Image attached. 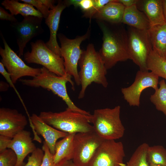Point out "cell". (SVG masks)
<instances>
[{"label": "cell", "instance_id": "6da1fadb", "mask_svg": "<svg viewBox=\"0 0 166 166\" xmlns=\"http://www.w3.org/2000/svg\"><path fill=\"white\" fill-rule=\"evenodd\" d=\"M103 33V43L99 53L107 69L118 62L130 59L127 31L120 24H113L97 20Z\"/></svg>", "mask_w": 166, "mask_h": 166}, {"label": "cell", "instance_id": "7a4b0ae2", "mask_svg": "<svg viewBox=\"0 0 166 166\" xmlns=\"http://www.w3.org/2000/svg\"><path fill=\"white\" fill-rule=\"evenodd\" d=\"M80 70L78 74L81 89L78 95L79 99L83 98L87 87L94 82L104 88L108 84L106 75L107 69L99 52L92 44H89L83 50L78 62Z\"/></svg>", "mask_w": 166, "mask_h": 166}, {"label": "cell", "instance_id": "3957f363", "mask_svg": "<svg viewBox=\"0 0 166 166\" xmlns=\"http://www.w3.org/2000/svg\"><path fill=\"white\" fill-rule=\"evenodd\" d=\"M72 76L66 74L59 76L49 71L44 67L41 68V72L32 79H20L23 85L35 87H41L51 91L61 98L67 106V109L75 112L90 116L89 112L82 110L76 105L69 96L66 84L69 82L73 90H74V83Z\"/></svg>", "mask_w": 166, "mask_h": 166}, {"label": "cell", "instance_id": "277c9868", "mask_svg": "<svg viewBox=\"0 0 166 166\" xmlns=\"http://www.w3.org/2000/svg\"><path fill=\"white\" fill-rule=\"evenodd\" d=\"M92 115L75 112L67 108L59 112L43 111L38 115L45 123L61 131L77 133L94 131Z\"/></svg>", "mask_w": 166, "mask_h": 166}, {"label": "cell", "instance_id": "5b68a950", "mask_svg": "<svg viewBox=\"0 0 166 166\" xmlns=\"http://www.w3.org/2000/svg\"><path fill=\"white\" fill-rule=\"evenodd\" d=\"M121 107L97 109L92 115L94 131L104 140H115L124 136L125 128L120 118Z\"/></svg>", "mask_w": 166, "mask_h": 166}, {"label": "cell", "instance_id": "8992f818", "mask_svg": "<svg viewBox=\"0 0 166 166\" xmlns=\"http://www.w3.org/2000/svg\"><path fill=\"white\" fill-rule=\"evenodd\" d=\"M90 34V30L89 29L85 34L73 39L69 38L62 34L58 35L61 44V56L64 59L65 73L73 77L78 86L80 85V81L77 65L83 51L81 49L80 45L89 37Z\"/></svg>", "mask_w": 166, "mask_h": 166}, {"label": "cell", "instance_id": "52a82bcc", "mask_svg": "<svg viewBox=\"0 0 166 166\" xmlns=\"http://www.w3.org/2000/svg\"><path fill=\"white\" fill-rule=\"evenodd\" d=\"M31 52L25 53V60L29 63L42 65L49 71L59 76L65 73L63 58L50 49L41 40L31 42Z\"/></svg>", "mask_w": 166, "mask_h": 166}, {"label": "cell", "instance_id": "ba28073f", "mask_svg": "<svg viewBox=\"0 0 166 166\" xmlns=\"http://www.w3.org/2000/svg\"><path fill=\"white\" fill-rule=\"evenodd\" d=\"M127 33L128 50L130 59L139 66L140 70L148 71L147 61L152 48L148 30L130 27Z\"/></svg>", "mask_w": 166, "mask_h": 166}, {"label": "cell", "instance_id": "9c48e42d", "mask_svg": "<svg viewBox=\"0 0 166 166\" xmlns=\"http://www.w3.org/2000/svg\"><path fill=\"white\" fill-rule=\"evenodd\" d=\"M104 140L94 131L75 134L72 160L76 166H89L97 149Z\"/></svg>", "mask_w": 166, "mask_h": 166}, {"label": "cell", "instance_id": "30bf717a", "mask_svg": "<svg viewBox=\"0 0 166 166\" xmlns=\"http://www.w3.org/2000/svg\"><path fill=\"white\" fill-rule=\"evenodd\" d=\"M4 48L0 47V55L2 62L7 72L10 73L13 83L25 76L34 77L41 72V68H34L27 65L10 48L3 36Z\"/></svg>", "mask_w": 166, "mask_h": 166}, {"label": "cell", "instance_id": "8fae6325", "mask_svg": "<svg viewBox=\"0 0 166 166\" xmlns=\"http://www.w3.org/2000/svg\"><path fill=\"white\" fill-rule=\"evenodd\" d=\"M124 147L121 141L104 140L97 149L89 166H126Z\"/></svg>", "mask_w": 166, "mask_h": 166}, {"label": "cell", "instance_id": "7c38bea8", "mask_svg": "<svg viewBox=\"0 0 166 166\" xmlns=\"http://www.w3.org/2000/svg\"><path fill=\"white\" fill-rule=\"evenodd\" d=\"M23 17L24 19L21 22L17 21L11 24L15 34L20 57L23 55L27 43L44 31L42 26L43 18L33 16Z\"/></svg>", "mask_w": 166, "mask_h": 166}, {"label": "cell", "instance_id": "4fadbf2b", "mask_svg": "<svg viewBox=\"0 0 166 166\" xmlns=\"http://www.w3.org/2000/svg\"><path fill=\"white\" fill-rule=\"evenodd\" d=\"M159 77L152 72L139 70L134 82L130 86L122 88V93L124 98L131 106H139L142 91L151 87L155 90L158 89Z\"/></svg>", "mask_w": 166, "mask_h": 166}, {"label": "cell", "instance_id": "5bb4252c", "mask_svg": "<svg viewBox=\"0 0 166 166\" xmlns=\"http://www.w3.org/2000/svg\"><path fill=\"white\" fill-rule=\"evenodd\" d=\"M28 123L26 116L16 109H0V135L12 139L24 130Z\"/></svg>", "mask_w": 166, "mask_h": 166}, {"label": "cell", "instance_id": "9a60e30c", "mask_svg": "<svg viewBox=\"0 0 166 166\" xmlns=\"http://www.w3.org/2000/svg\"><path fill=\"white\" fill-rule=\"evenodd\" d=\"M33 132L35 131L38 135H41L53 155L55 152V146L57 140L63 138L69 133L61 131L45 122L36 114L33 113L29 119Z\"/></svg>", "mask_w": 166, "mask_h": 166}, {"label": "cell", "instance_id": "2e32d148", "mask_svg": "<svg viewBox=\"0 0 166 166\" xmlns=\"http://www.w3.org/2000/svg\"><path fill=\"white\" fill-rule=\"evenodd\" d=\"M67 7L65 0L58 1L57 5L50 10L45 21V23L49 27L50 31L49 38L45 44L50 49L60 56V47L57 41V33L61 14Z\"/></svg>", "mask_w": 166, "mask_h": 166}, {"label": "cell", "instance_id": "e0dca14e", "mask_svg": "<svg viewBox=\"0 0 166 166\" xmlns=\"http://www.w3.org/2000/svg\"><path fill=\"white\" fill-rule=\"evenodd\" d=\"M8 148L12 149L17 155V162L15 166H24L25 157L37 148L33 142L30 132L24 130L12 139Z\"/></svg>", "mask_w": 166, "mask_h": 166}, {"label": "cell", "instance_id": "ac0fdd59", "mask_svg": "<svg viewBox=\"0 0 166 166\" xmlns=\"http://www.w3.org/2000/svg\"><path fill=\"white\" fill-rule=\"evenodd\" d=\"M136 5L146 15L151 26L166 23L162 0H137Z\"/></svg>", "mask_w": 166, "mask_h": 166}, {"label": "cell", "instance_id": "d6986e66", "mask_svg": "<svg viewBox=\"0 0 166 166\" xmlns=\"http://www.w3.org/2000/svg\"><path fill=\"white\" fill-rule=\"evenodd\" d=\"M125 8L118 0H112L99 10L93 18L111 24L121 23Z\"/></svg>", "mask_w": 166, "mask_h": 166}, {"label": "cell", "instance_id": "ffe728a7", "mask_svg": "<svg viewBox=\"0 0 166 166\" xmlns=\"http://www.w3.org/2000/svg\"><path fill=\"white\" fill-rule=\"evenodd\" d=\"M122 23L140 30H148L151 26L148 18L143 12L137 8L136 4L125 7Z\"/></svg>", "mask_w": 166, "mask_h": 166}, {"label": "cell", "instance_id": "44dd1931", "mask_svg": "<svg viewBox=\"0 0 166 166\" xmlns=\"http://www.w3.org/2000/svg\"><path fill=\"white\" fill-rule=\"evenodd\" d=\"M148 31L153 51L166 60V22L151 26Z\"/></svg>", "mask_w": 166, "mask_h": 166}, {"label": "cell", "instance_id": "7402d4cb", "mask_svg": "<svg viewBox=\"0 0 166 166\" xmlns=\"http://www.w3.org/2000/svg\"><path fill=\"white\" fill-rule=\"evenodd\" d=\"M76 133L68 134L57 142L53 159L55 166L60 162L72 160L74 154V137Z\"/></svg>", "mask_w": 166, "mask_h": 166}, {"label": "cell", "instance_id": "603a6c76", "mask_svg": "<svg viewBox=\"0 0 166 166\" xmlns=\"http://www.w3.org/2000/svg\"><path fill=\"white\" fill-rule=\"evenodd\" d=\"M1 4L14 15L20 14L23 17L33 16L43 18L42 14L37 10L32 5L27 3H20L17 0H4Z\"/></svg>", "mask_w": 166, "mask_h": 166}, {"label": "cell", "instance_id": "cb8c5ba5", "mask_svg": "<svg viewBox=\"0 0 166 166\" xmlns=\"http://www.w3.org/2000/svg\"><path fill=\"white\" fill-rule=\"evenodd\" d=\"M147 66L156 76L166 80V60L153 50L149 54L147 61Z\"/></svg>", "mask_w": 166, "mask_h": 166}, {"label": "cell", "instance_id": "d4e9b609", "mask_svg": "<svg viewBox=\"0 0 166 166\" xmlns=\"http://www.w3.org/2000/svg\"><path fill=\"white\" fill-rule=\"evenodd\" d=\"M160 87L155 90L150 98L156 109L162 112L166 117V83L164 80L159 83Z\"/></svg>", "mask_w": 166, "mask_h": 166}, {"label": "cell", "instance_id": "484cf974", "mask_svg": "<svg viewBox=\"0 0 166 166\" xmlns=\"http://www.w3.org/2000/svg\"><path fill=\"white\" fill-rule=\"evenodd\" d=\"M149 146L144 143L140 145L134 151L126 166H149L147 152Z\"/></svg>", "mask_w": 166, "mask_h": 166}, {"label": "cell", "instance_id": "4316f807", "mask_svg": "<svg viewBox=\"0 0 166 166\" xmlns=\"http://www.w3.org/2000/svg\"><path fill=\"white\" fill-rule=\"evenodd\" d=\"M147 159L149 164L166 166V149L160 145L149 146L147 152Z\"/></svg>", "mask_w": 166, "mask_h": 166}, {"label": "cell", "instance_id": "83f0119b", "mask_svg": "<svg viewBox=\"0 0 166 166\" xmlns=\"http://www.w3.org/2000/svg\"><path fill=\"white\" fill-rule=\"evenodd\" d=\"M17 157L11 149L7 148L0 152V166H15Z\"/></svg>", "mask_w": 166, "mask_h": 166}, {"label": "cell", "instance_id": "f1b7e54d", "mask_svg": "<svg viewBox=\"0 0 166 166\" xmlns=\"http://www.w3.org/2000/svg\"><path fill=\"white\" fill-rule=\"evenodd\" d=\"M65 1L67 7L73 5L75 8L79 7L84 13L90 10L94 3V0H67Z\"/></svg>", "mask_w": 166, "mask_h": 166}, {"label": "cell", "instance_id": "f546056e", "mask_svg": "<svg viewBox=\"0 0 166 166\" xmlns=\"http://www.w3.org/2000/svg\"><path fill=\"white\" fill-rule=\"evenodd\" d=\"M44 156L42 149L37 148L28 157L27 162L24 166H41Z\"/></svg>", "mask_w": 166, "mask_h": 166}, {"label": "cell", "instance_id": "4dcf8cb0", "mask_svg": "<svg viewBox=\"0 0 166 166\" xmlns=\"http://www.w3.org/2000/svg\"><path fill=\"white\" fill-rule=\"evenodd\" d=\"M20 1L35 7L37 10L42 14L43 18L45 19L48 17L50 10L42 3L41 0H21Z\"/></svg>", "mask_w": 166, "mask_h": 166}, {"label": "cell", "instance_id": "1f68e13d", "mask_svg": "<svg viewBox=\"0 0 166 166\" xmlns=\"http://www.w3.org/2000/svg\"><path fill=\"white\" fill-rule=\"evenodd\" d=\"M112 0H94V5L93 8L89 12L84 13L83 16L91 19L99 10Z\"/></svg>", "mask_w": 166, "mask_h": 166}, {"label": "cell", "instance_id": "d6a6232c", "mask_svg": "<svg viewBox=\"0 0 166 166\" xmlns=\"http://www.w3.org/2000/svg\"><path fill=\"white\" fill-rule=\"evenodd\" d=\"M42 149L44 152V156L41 166H55L53 159V155L52 154L44 141Z\"/></svg>", "mask_w": 166, "mask_h": 166}, {"label": "cell", "instance_id": "836d02e7", "mask_svg": "<svg viewBox=\"0 0 166 166\" xmlns=\"http://www.w3.org/2000/svg\"><path fill=\"white\" fill-rule=\"evenodd\" d=\"M0 73L6 79L7 81L9 84L10 86L12 87L16 93L20 101L22 102L24 108H26V106L24 103L23 101L21 98L19 93L17 90L16 88L13 83L11 77V74L9 73L6 69L4 66L1 62H0Z\"/></svg>", "mask_w": 166, "mask_h": 166}, {"label": "cell", "instance_id": "e575fe53", "mask_svg": "<svg viewBox=\"0 0 166 166\" xmlns=\"http://www.w3.org/2000/svg\"><path fill=\"white\" fill-rule=\"evenodd\" d=\"M0 19L1 20H6L11 22L18 21L14 15L8 13L2 7H0Z\"/></svg>", "mask_w": 166, "mask_h": 166}, {"label": "cell", "instance_id": "d590c367", "mask_svg": "<svg viewBox=\"0 0 166 166\" xmlns=\"http://www.w3.org/2000/svg\"><path fill=\"white\" fill-rule=\"evenodd\" d=\"M12 139L0 135V152L8 148Z\"/></svg>", "mask_w": 166, "mask_h": 166}, {"label": "cell", "instance_id": "8d00e7d4", "mask_svg": "<svg viewBox=\"0 0 166 166\" xmlns=\"http://www.w3.org/2000/svg\"><path fill=\"white\" fill-rule=\"evenodd\" d=\"M118 1L125 7H128L136 5L137 0H118Z\"/></svg>", "mask_w": 166, "mask_h": 166}, {"label": "cell", "instance_id": "74e56055", "mask_svg": "<svg viewBox=\"0 0 166 166\" xmlns=\"http://www.w3.org/2000/svg\"><path fill=\"white\" fill-rule=\"evenodd\" d=\"M55 166H76L72 160L62 161Z\"/></svg>", "mask_w": 166, "mask_h": 166}, {"label": "cell", "instance_id": "f35d334b", "mask_svg": "<svg viewBox=\"0 0 166 166\" xmlns=\"http://www.w3.org/2000/svg\"><path fill=\"white\" fill-rule=\"evenodd\" d=\"M10 85L7 83L3 81H1L0 82V91H5L8 89Z\"/></svg>", "mask_w": 166, "mask_h": 166}, {"label": "cell", "instance_id": "ab89813d", "mask_svg": "<svg viewBox=\"0 0 166 166\" xmlns=\"http://www.w3.org/2000/svg\"><path fill=\"white\" fill-rule=\"evenodd\" d=\"M164 16L166 22V0H162Z\"/></svg>", "mask_w": 166, "mask_h": 166}, {"label": "cell", "instance_id": "60d3db41", "mask_svg": "<svg viewBox=\"0 0 166 166\" xmlns=\"http://www.w3.org/2000/svg\"><path fill=\"white\" fill-rule=\"evenodd\" d=\"M149 166H166L159 165V164H149Z\"/></svg>", "mask_w": 166, "mask_h": 166}]
</instances>
